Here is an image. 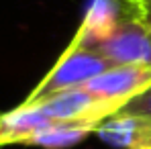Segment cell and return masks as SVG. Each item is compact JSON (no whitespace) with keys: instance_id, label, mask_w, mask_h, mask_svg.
Masks as SVG:
<instances>
[{"instance_id":"6da1fadb","label":"cell","mask_w":151,"mask_h":149,"mask_svg":"<svg viewBox=\"0 0 151 149\" xmlns=\"http://www.w3.org/2000/svg\"><path fill=\"white\" fill-rule=\"evenodd\" d=\"M110 68H114V63L108 61L104 55L88 49L84 45H78L76 41H70V45L61 53V57L45 74V78L31 90V94L25 98V102L27 104L39 102L53 94H59V92H65L72 88H80Z\"/></svg>"},{"instance_id":"7a4b0ae2","label":"cell","mask_w":151,"mask_h":149,"mask_svg":"<svg viewBox=\"0 0 151 149\" xmlns=\"http://www.w3.org/2000/svg\"><path fill=\"white\" fill-rule=\"evenodd\" d=\"M147 17L149 10L143 0H90L72 41L84 47H92L110 37L121 25Z\"/></svg>"},{"instance_id":"3957f363","label":"cell","mask_w":151,"mask_h":149,"mask_svg":"<svg viewBox=\"0 0 151 149\" xmlns=\"http://www.w3.org/2000/svg\"><path fill=\"white\" fill-rule=\"evenodd\" d=\"M151 86V66H114L104 74L92 78L84 88L106 102L114 114L129 100L139 96Z\"/></svg>"},{"instance_id":"277c9868","label":"cell","mask_w":151,"mask_h":149,"mask_svg":"<svg viewBox=\"0 0 151 149\" xmlns=\"http://www.w3.org/2000/svg\"><path fill=\"white\" fill-rule=\"evenodd\" d=\"M104 55L114 66H151V27L147 19H133L110 37L88 47Z\"/></svg>"},{"instance_id":"5b68a950","label":"cell","mask_w":151,"mask_h":149,"mask_svg":"<svg viewBox=\"0 0 151 149\" xmlns=\"http://www.w3.org/2000/svg\"><path fill=\"white\" fill-rule=\"evenodd\" d=\"M94 135L116 149H151V121L112 114L98 125Z\"/></svg>"},{"instance_id":"8992f818","label":"cell","mask_w":151,"mask_h":149,"mask_svg":"<svg viewBox=\"0 0 151 149\" xmlns=\"http://www.w3.org/2000/svg\"><path fill=\"white\" fill-rule=\"evenodd\" d=\"M96 129L88 127V125L59 123V125H53L49 129H45V131H41L39 135H35L29 145H35V147H41V149H68V147L78 145L80 141H84Z\"/></svg>"},{"instance_id":"52a82bcc","label":"cell","mask_w":151,"mask_h":149,"mask_svg":"<svg viewBox=\"0 0 151 149\" xmlns=\"http://www.w3.org/2000/svg\"><path fill=\"white\" fill-rule=\"evenodd\" d=\"M116 114L139 117V119H147V121H151V86L145 90V92H141L139 96H135L133 100H129Z\"/></svg>"},{"instance_id":"ba28073f","label":"cell","mask_w":151,"mask_h":149,"mask_svg":"<svg viewBox=\"0 0 151 149\" xmlns=\"http://www.w3.org/2000/svg\"><path fill=\"white\" fill-rule=\"evenodd\" d=\"M145 2V6H147V10H149V17H151V0H143Z\"/></svg>"},{"instance_id":"9c48e42d","label":"cell","mask_w":151,"mask_h":149,"mask_svg":"<svg viewBox=\"0 0 151 149\" xmlns=\"http://www.w3.org/2000/svg\"><path fill=\"white\" fill-rule=\"evenodd\" d=\"M149 27H151V19H149Z\"/></svg>"}]
</instances>
